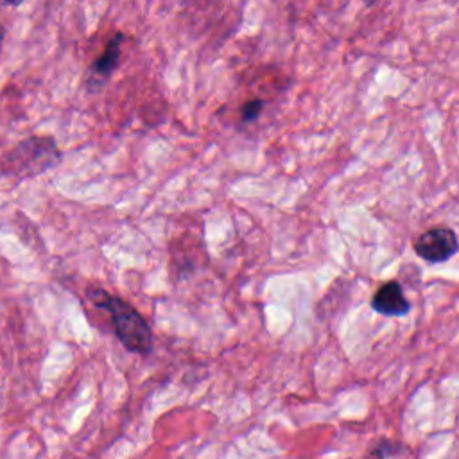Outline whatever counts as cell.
Instances as JSON below:
<instances>
[{"label":"cell","mask_w":459,"mask_h":459,"mask_svg":"<svg viewBox=\"0 0 459 459\" xmlns=\"http://www.w3.org/2000/svg\"><path fill=\"white\" fill-rule=\"evenodd\" d=\"M264 109V100L262 99H251L247 102H244V106L240 108V118L242 122H253L258 118V115Z\"/></svg>","instance_id":"obj_6"},{"label":"cell","mask_w":459,"mask_h":459,"mask_svg":"<svg viewBox=\"0 0 459 459\" xmlns=\"http://www.w3.org/2000/svg\"><path fill=\"white\" fill-rule=\"evenodd\" d=\"M4 2V5H11V7H18V5H22L25 0H2Z\"/></svg>","instance_id":"obj_8"},{"label":"cell","mask_w":459,"mask_h":459,"mask_svg":"<svg viewBox=\"0 0 459 459\" xmlns=\"http://www.w3.org/2000/svg\"><path fill=\"white\" fill-rule=\"evenodd\" d=\"M459 249L455 233L450 228H430L414 240V251L427 262H446Z\"/></svg>","instance_id":"obj_3"},{"label":"cell","mask_w":459,"mask_h":459,"mask_svg":"<svg viewBox=\"0 0 459 459\" xmlns=\"http://www.w3.org/2000/svg\"><path fill=\"white\" fill-rule=\"evenodd\" d=\"M126 41V36L122 32H115L111 36V39L108 41L104 52L93 61V65L88 70V86L91 90L100 88L115 72V68L118 66L120 56H122V43Z\"/></svg>","instance_id":"obj_4"},{"label":"cell","mask_w":459,"mask_h":459,"mask_svg":"<svg viewBox=\"0 0 459 459\" xmlns=\"http://www.w3.org/2000/svg\"><path fill=\"white\" fill-rule=\"evenodd\" d=\"M86 296L95 307L109 314L115 333L126 350L138 355H147L152 350V332L133 305L99 287L88 289Z\"/></svg>","instance_id":"obj_1"},{"label":"cell","mask_w":459,"mask_h":459,"mask_svg":"<svg viewBox=\"0 0 459 459\" xmlns=\"http://www.w3.org/2000/svg\"><path fill=\"white\" fill-rule=\"evenodd\" d=\"M394 450H396V446L393 443L380 441L375 446H371V450L368 452L366 459H387Z\"/></svg>","instance_id":"obj_7"},{"label":"cell","mask_w":459,"mask_h":459,"mask_svg":"<svg viewBox=\"0 0 459 459\" xmlns=\"http://www.w3.org/2000/svg\"><path fill=\"white\" fill-rule=\"evenodd\" d=\"M371 307L382 316H403L411 308L403 296L402 285L394 280L380 285V289L371 298Z\"/></svg>","instance_id":"obj_5"},{"label":"cell","mask_w":459,"mask_h":459,"mask_svg":"<svg viewBox=\"0 0 459 459\" xmlns=\"http://www.w3.org/2000/svg\"><path fill=\"white\" fill-rule=\"evenodd\" d=\"M61 161V151L52 136H29L11 147L2 158V176L34 178Z\"/></svg>","instance_id":"obj_2"}]
</instances>
